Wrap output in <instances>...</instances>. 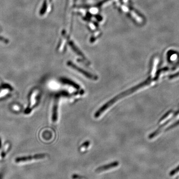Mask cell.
<instances>
[{
    "label": "cell",
    "mask_w": 179,
    "mask_h": 179,
    "mask_svg": "<svg viewBox=\"0 0 179 179\" xmlns=\"http://www.w3.org/2000/svg\"><path fill=\"white\" fill-rule=\"evenodd\" d=\"M149 83V79H147V80L145 82H142V83H140L138 85L132 87V88L128 89V90L125 91L124 92L121 93V94H119L116 97H114V98H113V99H111L110 101L106 102L105 104H104L100 109H99L96 111V113L94 114V117L95 118H99L101 116L102 113H104L107 109H108L111 106H113L115 102H117L120 99H122L123 98L125 97L127 95H130V94H132L135 91H137V90L141 88L142 87H144V86L147 85V84H148Z\"/></svg>",
    "instance_id": "obj_1"
},
{
    "label": "cell",
    "mask_w": 179,
    "mask_h": 179,
    "mask_svg": "<svg viewBox=\"0 0 179 179\" xmlns=\"http://www.w3.org/2000/svg\"><path fill=\"white\" fill-rule=\"evenodd\" d=\"M67 65H68L69 66L71 67L74 70H76L78 72L81 74H82V75H83L85 77H86L87 78L89 79L90 80H92L96 81L98 79V77L97 75H94L93 74L90 73L84 70L83 69L81 68L80 67L77 66V65H75L73 63H72L71 62L69 61L67 62Z\"/></svg>",
    "instance_id": "obj_2"
},
{
    "label": "cell",
    "mask_w": 179,
    "mask_h": 179,
    "mask_svg": "<svg viewBox=\"0 0 179 179\" xmlns=\"http://www.w3.org/2000/svg\"><path fill=\"white\" fill-rule=\"evenodd\" d=\"M118 165H119V162L118 161H114L109 164L98 167L97 169L95 170V172L96 173L102 172H104L105 171L116 168V167H118Z\"/></svg>",
    "instance_id": "obj_3"
},
{
    "label": "cell",
    "mask_w": 179,
    "mask_h": 179,
    "mask_svg": "<svg viewBox=\"0 0 179 179\" xmlns=\"http://www.w3.org/2000/svg\"><path fill=\"white\" fill-rule=\"evenodd\" d=\"M58 99H56L55 100L54 104L53 106V111H52V120L54 123L56 122L58 119Z\"/></svg>",
    "instance_id": "obj_4"
},
{
    "label": "cell",
    "mask_w": 179,
    "mask_h": 179,
    "mask_svg": "<svg viewBox=\"0 0 179 179\" xmlns=\"http://www.w3.org/2000/svg\"><path fill=\"white\" fill-rule=\"evenodd\" d=\"M61 81L63 83L67 85L72 86L74 88L77 89V90H80V86L78 85L75 82H73V81L70 80V79H62L61 80Z\"/></svg>",
    "instance_id": "obj_5"
},
{
    "label": "cell",
    "mask_w": 179,
    "mask_h": 179,
    "mask_svg": "<svg viewBox=\"0 0 179 179\" xmlns=\"http://www.w3.org/2000/svg\"><path fill=\"white\" fill-rule=\"evenodd\" d=\"M89 145H90V142H84V143L81 145V146L80 147V149H82L83 148H87V147L89 146Z\"/></svg>",
    "instance_id": "obj_6"
},
{
    "label": "cell",
    "mask_w": 179,
    "mask_h": 179,
    "mask_svg": "<svg viewBox=\"0 0 179 179\" xmlns=\"http://www.w3.org/2000/svg\"><path fill=\"white\" fill-rule=\"evenodd\" d=\"M72 178L73 179H83V178L77 174L73 175V176H72Z\"/></svg>",
    "instance_id": "obj_7"
}]
</instances>
